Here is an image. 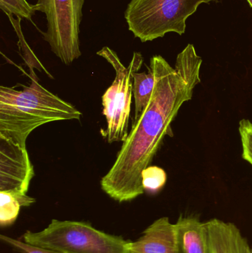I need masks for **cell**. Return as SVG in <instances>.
<instances>
[{
	"label": "cell",
	"mask_w": 252,
	"mask_h": 253,
	"mask_svg": "<svg viewBox=\"0 0 252 253\" xmlns=\"http://www.w3.org/2000/svg\"><path fill=\"white\" fill-rule=\"evenodd\" d=\"M203 60L189 44L176 59L175 68L161 56L151 58L155 77L152 97L132 129L115 163L101 180L102 190L117 202H130L144 194L142 174L155 157L172 123L185 102L191 100L201 83Z\"/></svg>",
	"instance_id": "6da1fadb"
},
{
	"label": "cell",
	"mask_w": 252,
	"mask_h": 253,
	"mask_svg": "<svg viewBox=\"0 0 252 253\" xmlns=\"http://www.w3.org/2000/svg\"><path fill=\"white\" fill-rule=\"evenodd\" d=\"M31 83L19 90L0 87V137L26 147L33 130L53 122L79 120L81 113L73 105L44 88L34 71Z\"/></svg>",
	"instance_id": "7a4b0ae2"
},
{
	"label": "cell",
	"mask_w": 252,
	"mask_h": 253,
	"mask_svg": "<svg viewBox=\"0 0 252 253\" xmlns=\"http://www.w3.org/2000/svg\"><path fill=\"white\" fill-rule=\"evenodd\" d=\"M22 240L55 253H130L127 241L82 221L53 219L38 232L26 231Z\"/></svg>",
	"instance_id": "3957f363"
},
{
	"label": "cell",
	"mask_w": 252,
	"mask_h": 253,
	"mask_svg": "<svg viewBox=\"0 0 252 253\" xmlns=\"http://www.w3.org/2000/svg\"><path fill=\"white\" fill-rule=\"evenodd\" d=\"M218 0H131L124 17L129 31L142 42L153 41L168 33L183 35L186 20L203 3Z\"/></svg>",
	"instance_id": "277c9868"
},
{
	"label": "cell",
	"mask_w": 252,
	"mask_h": 253,
	"mask_svg": "<svg viewBox=\"0 0 252 253\" xmlns=\"http://www.w3.org/2000/svg\"><path fill=\"white\" fill-rule=\"evenodd\" d=\"M106 59L115 71L113 83L102 96L103 114L107 120V128L101 133L108 143L124 141L128 135L129 120L133 98V74L143 65L144 58L135 52L128 67H125L115 51L105 47L97 52Z\"/></svg>",
	"instance_id": "5b68a950"
},
{
	"label": "cell",
	"mask_w": 252,
	"mask_h": 253,
	"mask_svg": "<svg viewBox=\"0 0 252 253\" xmlns=\"http://www.w3.org/2000/svg\"><path fill=\"white\" fill-rule=\"evenodd\" d=\"M85 0H38L40 12L45 14L47 30L44 40L52 52L65 65L72 64L81 56L80 24Z\"/></svg>",
	"instance_id": "8992f818"
},
{
	"label": "cell",
	"mask_w": 252,
	"mask_h": 253,
	"mask_svg": "<svg viewBox=\"0 0 252 253\" xmlns=\"http://www.w3.org/2000/svg\"><path fill=\"white\" fill-rule=\"evenodd\" d=\"M34 175L26 147L0 137V191L26 194Z\"/></svg>",
	"instance_id": "52a82bcc"
},
{
	"label": "cell",
	"mask_w": 252,
	"mask_h": 253,
	"mask_svg": "<svg viewBox=\"0 0 252 253\" xmlns=\"http://www.w3.org/2000/svg\"><path fill=\"white\" fill-rule=\"evenodd\" d=\"M130 253H177V229L167 217L158 218L136 242H127Z\"/></svg>",
	"instance_id": "ba28073f"
},
{
	"label": "cell",
	"mask_w": 252,
	"mask_h": 253,
	"mask_svg": "<svg viewBox=\"0 0 252 253\" xmlns=\"http://www.w3.org/2000/svg\"><path fill=\"white\" fill-rule=\"evenodd\" d=\"M212 253H250L252 248L234 224L215 219L207 221Z\"/></svg>",
	"instance_id": "9c48e42d"
},
{
	"label": "cell",
	"mask_w": 252,
	"mask_h": 253,
	"mask_svg": "<svg viewBox=\"0 0 252 253\" xmlns=\"http://www.w3.org/2000/svg\"><path fill=\"white\" fill-rule=\"evenodd\" d=\"M177 253H212L207 223L180 216L176 223Z\"/></svg>",
	"instance_id": "30bf717a"
},
{
	"label": "cell",
	"mask_w": 252,
	"mask_h": 253,
	"mask_svg": "<svg viewBox=\"0 0 252 253\" xmlns=\"http://www.w3.org/2000/svg\"><path fill=\"white\" fill-rule=\"evenodd\" d=\"M133 93L135 99V114L133 123H136L146 109L152 97L155 80L153 72L148 68V73L133 74Z\"/></svg>",
	"instance_id": "8fae6325"
},
{
	"label": "cell",
	"mask_w": 252,
	"mask_h": 253,
	"mask_svg": "<svg viewBox=\"0 0 252 253\" xmlns=\"http://www.w3.org/2000/svg\"><path fill=\"white\" fill-rule=\"evenodd\" d=\"M36 199L27 194L0 191V225L7 227L13 224L19 215L21 207H29Z\"/></svg>",
	"instance_id": "7c38bea8"
},
{
	"label": "cell",
	"mask_w": 252,
	"mask_h": 253,
	"mask_svg": "<svg viewBox=\"0 0 252 253\" xmlns=\"http://www.w3.org/2000/svg\"><path fill=\"white\" fill-rule=\"evenodd\" d=\"M7 16L8 17L9 20H10V23H11L12 26H13V29H14L15 32H16V35H17L18 40H19L18 44H19V49L22 51L24 60L25 61V63L27 64V65L29 67L30 70L34 71V68H36L38 71H44L46 74L50 76V78H53L48 74V72L44 69L43 65L40 63L39 61L37 59L36 56H35L32 50H31V47L28 46L25 37H24L23 33H22V27H21L22 19H20V18L15 19L13 15L7 14Z\"/></svg>",
	"instance_id": "4fadbf2b"
},
{
	"label": "cell",
	"mask_w": 252,
	"mask_h": 253,
	"mask_svg": "<svg viewBox=\"0 0 252 253\" xmlns=\"http://www.w3.org/2000/svg\"><path fill=\"white\" fill-rule=\"evenodd\" d=\"M0 7L6 15L31 21L36 12L40 10L38 4H30L27 0H0Z\"/></svg>",
	"instance_id": "5bb4252c"
},
{
	"label": "cell",
	"mask_w": 252,
	"mask_h": 253,
	"mask_svg": "<svg viewBox=\"0 0 252 253\" xmlns=\"http://www.w3.org/2000/svg\"><path fill=\"white\" fill-rule=\"evenodd\" d=\"M144 190L149 193L159 191L167 181V174L162 168L149 166L144 169L142 174Z\"/></svg>",
	"instance_id": "9a60e30c"
},
{
	"label": "cell",
	"mask_w": 252,
	"mask_h": 253,
	"mask_svg": "<svg viewBox=\"0 0 252 253\" xmlns=\"http://www.w3.org/2000/svg\"><path fill=\"white\" fill-rule=\"evenodd\" d=\"M239 132L242 143V157L252 165V123L242 120L239 123Z\"/></svg>",
	"instance_id": "2e32d148"
},
{
	"label": "cell",
	"mask_w": 252,
	"mask_h": 253,
	"mask_svg": "<svg viewBox=\"0 0 252 253\" xmlns=\"http://www.w3.org/2000/svg\"><path fill=\"white\" fill-rule=\"evenodd\" d=\"M0 239L4 243L10 245L13 248H16L19 251L25 253H55L49 250L44 249V248H38V247L34 246V245H30L23 241L16 240L13 238L9 236L1 235Z\"/></svg>",
	"instance_id": "e0dca14e"
},
{
	"label": "cell",
	"mask_w": 252,
	"mask_h": 253,
	"mask_svg": "<svg viewBox=\"0 0 252 253\" xmlns=\"http://www.w3.org/2000/svg\"><path fill=\"white\" fill-rule=\"evenodd\" d=\"M247 1H248V2L250 4V6L252 7V0H247Z\"/></svg>",
	"instance_id": "ac0fdd59"
},
{
	"label": "cell",
	"mask_w": 252,
	"mask_h": 253,
	"mask_svg": "<svg viewBox=\"0 0 252 253\" xmlns=\"http://www.w3.org/2000/svg\"><path fill=\"white\" fill-rule=\"evenodd\" d=\"M252 253V250H251V253Z\"/></svg>",
	"instance_id": "d6986e66"
}]
</instances>
